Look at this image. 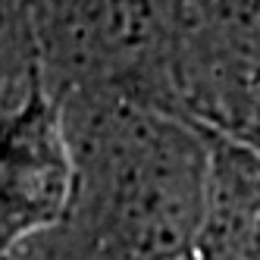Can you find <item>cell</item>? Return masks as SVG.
<instances>
[{"label": "cell", "mask_w": 260, "mask_h": 260, "mask_svg": "<svg viewBox=\"0 0 260 260\" xmlns=\"http://www.w3.org/2000/svg\"><path fill=\"white\" fill-rule=\"evenodd\" d=\"M170 260H241V251L229 241H222L216 235H207V232H198V238L191 241L182 254L170 257Z\"/></svg>", "instance_id": "5b68a950"}, {"label": "cell", "mask_w": 260, "mask_h": 260, "mask_svg": "<svg viewBox=\"0 0 260 260\" xmlns=\"http://www.w3.org/2000/svg\"><path fill=\"white\" fill-rule=\"evenodd\" d=\"M201 135L207 147L201 232L241 251L251 222L260 216V154H254L245 141L213 128H201Z\"/></svg>", "instance_id": "277c9868"}, {"label": "cell", "mask_w": 260, "mask_h": 260, "mask_svg": "<svg viewBox=\"0 0 260 260\" xmlns=\"http://www.w3.org/2000/svg\"><path fill=\"white\" fill-rule=\"evenodd\" d=\"M151 25L128 98L241 135L260 113V0H151Z\"/></svg>", "instance_id": "7a4b0ae2"}, {"label": "cell", "mask_w": 260, "mask_h": 260, "mask_svg": "<svg viewBox=\"0 0 260 260\" xmlns=\"http://www.w3.org/2000/svg\"><path fill=\"white\" fill-rule=\"evenodd\" d=\"M76 160L72 207L31 245L50 260H170L201 232V128L116 88L63 98Z\"/></svg>", "instance_id": "6da1fadb"}, {"label": "cell", "mask_w": 260, "mask_h": 260, "mask_svg": "<svg viewBox=\"0 0 260 260\" xmlns=\"http://www.w3.org/2000/svg\"><path fill=\"white\" fill-rule=\"evenodd\" d=\"M4 260H47L41 251L38 254H35V248L31 245H25V248H19V251H16V254H10V257H4Z\"/></svg>", "instance_id": "ba28073f"}, {"label": "cell", "mask_w": 260, "mask_h": 260, "mask_svg": "<svg viewBox=\"0 0 260 260\" xmlns=\"http://www.w3.org/2000/svg\"><path fill=\"white\" fill-rule=\"evenodd\" d=\"M241 260H260V216L251 222L245 241H241Z\"/></svg>", "instance_id": "8992f818"}, {"label": "cell", "mask_w": 260, "mask_h": 260, "mask_svg": "<svg viewBox=\"0 0 260 260\" xmlns=\"http://www.w3.org/2000/svg\"><path fill=\"white\" fill-rule=\"evenodd\" d=\"M232 138H238V141H245L248 147H251V151L254 154H260V113L248 122V128H245V132H241V135H232Z\"/></svg>", "instance_id": "52a82bcc"}, {"label": "cell", "mask_w": 260, "mask_h": 260, "mask_svg": "<svg viewBox=\"0 0 260 260\" xmlns=\"http://www.w3.org/2000/svg\"><path fill=\"white\" fill-rule=\"evenodd\" d=\"M76 191V160L63 98L38 76L0 110V260L63 226Z\"/></svg>", "instance_id": "3957f363"}]
</instances>
